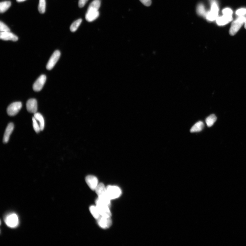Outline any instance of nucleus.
<instances>
[{
    "label": "nucleus",
    "instance_id": "31",
    "mask_svg": "<svg viewBox=\"0 0 246 246\" xmlns=\"http://www.w3.org/2000/svg\"><path fill=\"white\" fill-rule=\"evenodd\" d=\"M88 1V0H79V7L80 8L83 7Z\"/></svg>",
    "mask_w": 246,
    "mask_h": 246
},
{
    "label": "nucleus",
    "instance_id": "28",
    "mask_svg": "<svg viewBox=\"0 0 246 246\" xmlns=\"http://www.w3.org/2000/svg\"><path fill=\"white\" fill-rule=\"evenodd\" d=\"M237 15L239 17L244 16L246 14V8H241L237 10L236 13Z\"/></svg>",
    "mask_w": 246,
    "mask_h": 246
},
{
    "label": "nucleus",
    "instance_id": "11",
    "mask_svg": "<svg viewBox=\"0 0 246 246\" xmlns=\"http://www.w3.org/2000/svg\"><path fill=\"white\" fill-rule=\"evenodd\" d=\"M86 182L90 188L93 190H95L98 185V180L95 176L88 175L86 178Z\"/></svg>",
    "mask_w": 246,
    "mask_h": 246
},
{
    "label": "nucleus",
    "instance_id": "20",
    "mask_svg": "<svg viewBox=\"0 0 246 246\" xmlns=\"http://www.w3.org/2000/svg\"><path fill=\"white\" fill-rule=\"evenodd\" d=\"M197 14L199 16L206 17L207 13L205 6L202 4L200 3L198 5L197 8Z\"/></svg>",
    "mask_w": 246,
    "mask_h": 246
},
{
    "label": "nucleus",
    "instance_id": "33",
    "mask_svg": "<svg viewBox=\"0 0 246 246\" xmlns=\"http://www.w3.org/2000/svg\"><path fill=\"white\" fill-rule=\"evenodd\" d=\"M244 24V27L245 29H246V17H245V20Z\"/></svg>",
    "mask_w": 246,
    "mask_h": 246
},
{
    "label": "nucleus",
    "instance_id": "30",
    "mask_svg": "<svg viewBox=\"0 0 246 246\" xmlns=\"http://www.w3.org/2000/svg\"><path fill=\"white\" fill-rule=\"evenodd\" d=\"M140 1L146 6H149L152 4L151 0H140Z\"/></svg>",
    "mask_w": 246,
    "mask_h": 246
},
{
    "label": "nucleus",
    "instance_id": "22",
    "mask_svg": "<svg viewBox=\"0 0 246 246\" xmlns=\"http://www.w3.org/2000/svg\"><path fill=\"white\" fill-rule=\"evenodd\" d=\"M89 209L90 212L93 217L96 219L97 220L100 217L101 215L99 212L96 206H92L90 207Z\"/></svg>",
    "mask_w": 246,
    "mask_h": 246
},
{
    "label": "nucleus",
    "instance_id": "25",
    "mask_svg": "<svg viewBox=\"0 0 246 246\" xmlns=\"http://www.w3.org/2000/svg\"><path fill=\"white\" fill-rule=\"evenodd\" d=\"M101 4L100 0H94L90 4L88 8L94 9L98 10L100 7Z\"/></svg>",
    "mask_w": 246,
    "mask_h": 246
},
{
    "label": "nucleus",
    "instance_id": "21",
    "mask_svg": "<svg viewBox=\"0 0 246 246\" xmlns=\"http://www.w3.org/2000/svg\"><path fill=\"white\" fill-rule=\"evenodd\" d=\"M217 117L214 114H212L210 115L206 120V122L207 125L208 127H211L214 125V123L217 121Z\"/></svg>",
    "mask_w": 246,
    "mask_h": 246
},
{
    "label": "nucleus",
    "instance_id": "3",
    "mask_svg": "<svg viewBox=\"0 0 246 246\" xmlns=\"http://www.w3.org/2000/svg\"><path fill=\"white\" fill-rule=\"evenodd\" d=\"M245 20V17L242 16L239 17L233 21L229 30L230 34L232 36L235 35L244 23Z\"/></svg>",
    "mask_w": 246,
    "mask_h": 246
},
{
    "label": "nucleus",
    "instance_id": "14",
    "mask_svg": "<svg viewBox=\"0 0 246 246\" xmlns=\"http://www.w3.org/2000/svg\"><path fill=\"white\" fill-rule=\"evenodd\" d=\"M14 128V125L13 123H10L6 129L3 137V142L6 143L9 141V139L12 132Z\"/></svg>",
    "mask_w": 246,
    "mask_h": 246
},
{
    "label": "nucleus",
    "instance_id": "26",
    "mask_svg": "<svg viewBox=\"0 0 246 246\" xmlns=\"http://www.w3.org/2000/svg\"><path fill=\"white\" fill-rule=\"evenodd\" d=\"M33 122V126L35 131L37 133H38L41 131L40 126L38 124L37 121L34 118V117L32 118Z\"/></svg>",
    "mask_w": 246,
    "mask_h": 246
},
{
    "label": "nucleus",
    "instance_id": "27",
    "mask_svg": "<svg viewBox=\"0 0 246 246\" xmlns=\"http://www.w3.org/2000/svg\"><path fill=\"white\" fill-rule=\"evenodd\" d=\"M0 31L1 32H10V29L5 23L0 22Z\"/></svg>",
    "mask_w": 246,
    "mask_h": 246
},
{
    "label": "nucleus",
    "instance_id": "4",
    "mask_svg": "<svg viewBox=\"0 0 246 246\" xmlns=\"http://www.w3.org/2000/svg\"><path fill=\"white\" fill-rule=\"evenodd\" d=\"M108 196L111 200L118 198L122 193L121 188L115 186H108L106 187Z\"/></svg>",
    "mask_w": 246,
    "mask_h": 246
},
{
    "label": "nucleus",
    "instance_id": "17",
    "mask_svg": "<svg viewBox=\"0 0 246 246\" xmlns=\"http://www.w3.org/2000/svg\"><path fill=\"white\" fill-rule=\"evenodd\" d=\"M34 118L39 122L41 131H43L44 127V121L42 115L40 113H34Z\"/></svg>",
    "mask_w": 246,
    "mask_h": 246
},
{
    "label": "nucleus",
    "instance_id": "19",
    "mask_svg": "<svg viewBox=\"0 0 246 246\" xmlns=\"http://www.w3.org/2000/svg\"><path fill=\"white\" fill-rule=\"evenodd\" d=\"M11 2L10 1L3 2L0 3V12L1 13H5L11 6Z\"/></svg>",
    "mask_w": 246,
    "mask_h": 246
},
{
    "label": "nucleus",
    "instance_id": "29",
    "mask_svg": "<svg viewBox=\"0 0 246 246\" xmlns=\"http://www.w3.org/2000/svg\"><path fill=\"white\" fill-rule=\"evenodd\" d=\"M222 13L224 15L232 16L233 14V11L230 8H226L223 10Z\"/></svg>",
    "mask_w": 246,
    "mask_h": 246
},
{
    "label": "nucleus",
    "instance_id": "8",
    "mask_svg": "<svg viewBox=\"0 0 246 246\" xmlns=\"http://www.w3.org/2000/svg\"><path fill=\"white\" fill-rule=\"evenodd\" d=\"M46 77L42 75L39 77L33 85V89L36 92L40 91L42 89L46 82Z\"/></svg>",
    "mask_w": 246,
    "mask_h": 246
},
{
    "label": "nucleus",
    "instance_id": "10",
    "mask_svg": "<svg viewBox=\"0 0 246 246\" xmlns=\"http://www.w3.org/2000/svg\"><path fill=\"white\" fill-rule=\"evenodd\" d=\"M99 16V13L98 10L94 9L88 8L86 14L85 18L87 21L91 22L96 19Z\"/></svg>",
    "mask_w": 246,
    "mask_h": 246
},
{
    "label": "nucleus",
    "instance_id": "2",
    "mask_svg": "<svg viewBox=\"0 0 246 246\" xmlns=\"http://www.w3.org/2000/svg\"><path fill=\"white\" fill-rule=\"evenodd\" d=\"M95 203L96 205V206L101 216L106 217H111L112 214L110 210V206L102 202L98 199L96 201Z\"/></svg>",
    "mask_w": 246,
    "mask_h": 246
},
{
    "label": "nucleus",
    "instance_id": "15",
    "mask_svg": "<svg viewBox=\"0 0 246 246\" xmlns=\"http://www.w3.org/2000/svg\"><path fill=\"white\" fill-rule=\"evenodd\" d=\"M233 20L232 16L224 15L218 17L216 22L218 25L222 26L229 23Z\"/></svg>",
    "mask_w": 246,
    "mask_h": 246
},
{
    "label": "nucleus",
    "instance_id": "5",
    "mask_svg": "<svg viewBox=\"0 0 246 246\" xmlns=\"http://www.w3.org/2000/svg\"><path fill=\"white\" fill-rule=\"evenodd\" d=\"M22 107V104L20 102H15L11 104L7 109V113L10 116L16 115L19 113Z\"/></svg>",
    "mask_w": 246,
    "mask_h": 246
},
{
    "label": "nucleus",
    "instance_id": "6",
    "mask_svg": "<svg viewBox=\"0 0 246 246\" xmlns=\"http://www.w3.org/2000/svg\"><path fill=\"white\" fill-rule=\"evenodd\" d=\"M60 56L61 53L59 51L56 50L54 52L46 65V68L48 70H50L52 69L58 61Z\"/></svg>",
    "mask_w": 246,
    "mask_h": 246
},
{
    "label": "nucleus",
    "instance_id": "24",
    "mask_svg": "<svg viewBox=\"0 0 246 246\" xmlns=\"http://www.w3.org/2000/svg\"><path fill=\"white\" fill-rule=\"evenodd\" d=\"M46 3L45 0H40L38 10L41 14H43L46 11Z\"/></svg>",
    "mask_w": 246,
    "mask_h": 246
},
{
    "label": "nucleus",
    "instance_id": "12",
    "mask_svg": "<svg viewBox=\"0 0 246 246\" xmlns=\"http://www.w3.org/2000/svg\"><path fill=\"white\" fill-rule=\"evenodd\" d=\"M26 109L28 111L31 113H35L37 111V103L34 98L29 99L26 104Z\"/></svg>",
    "mask_w": 246,
    "mask_h": 246
},
{
    "label": "nucleus",
    "instance_id": "7",
    "mask_svg": "<svg viewBox=\"0 0 246 246\" xmlns=\"http://www.w3.org/2000/svg\"><path fill=\"white\" fill-rule=\"evenodd\" d=\"M5 221L7 225L11 228L16 227L19 224V219L16 214L13 213L8 215L6 218Z\"/></svg>",
    "mask_w": 246,
    "mask_h": 246
},
{
    "label": "nucleus",
    "instance_id": "18",
    "mask_svg": "<svg viewBox=\"0 0 246 246\" xmlns=\"http://www.w3.org/2000/svg\"><path fill=\"white\" fill-rule=\"evenodd\" d=\"M218 13L217 12L210 10L207 13L206 19L209 21H213L217 20L218 17Z\"/></svg>",
    "mask_w": 246,
    "mask_h": 246
},
{
    "label": "nucleus",
    "instance_id": "13",
    "mask_svg": "<svg viewBox=\"0 0 246 246\" xmlns=\"http://www.w3.org/2000/svg\"><path fill=\"white\" fill-rule=\"evenodd\" d=\"M0 38L2 40H12L14 41H17L18 39L16 35L10 32H1Z\"/></svg>",
    "mask_w": 246,
    "mask_h": 246
},
{
    "label": "nucleus",
    "instance_id": "16",
    "mask_svg": "<svg viewBox=\"0 0 246 246\" xmlns=\"http://www.w3.org/2000/svg\"><path fill=\"white\" fill-rule=\"evenodd\" d=\"M204 127V124L203 122L199 121L195 124L191 128L190 131L191 133H197L202 131Z\"/></svg>",
    "mask_w": 246,
    "mask_h": 246
},
{
    "label": "nucleus",
    "instance_id": "32",
    "mask_svg": "<svg viewBox=\"0 0 246 246\" xmlns=\"http://www.w3.org/2000/svg\"><path fill=\"white\" fill-rule=\"evenodd\" d=\"M18 2H23L26 1V0H16Z\"/></svg>",
    "mask_w": 246,
    "mask_h": 246
},
{
    "label": "nucleus",
    "instance_id": "1",
    "mask_svg": "<svg viewBox=\"0 0 246 246\" xmlns=\"http://www.w3.org/2000/svg\"><path fill=\"white\" fill-rule=\"evenodd\" d=\"M95 191L98 197V199L110 206L111 200L108 195L106 188L104 184L102 183L98 184Z\"/></svg>",
    "mask_w": 246,
    "mask_h": 246
},
{
    "label": "nucleus",
    "instance_id": "9",
    "mask_svg": "<svg viewBox=\"0 0 246 246\" xmlns=\"http://www.w3.org/2000/svg\"><path fill=\"white\" fill-rule=\"evenodd\" d=\"M99 226L104 229L109 228L112 225V221L110 217H106L101 216L97 220Z\"/></svg>",
    "mask_w": 246,
    "mask_h": 246
},
{
    "label": "nucleus",
    "instance_id": "23",
    "mask_svg": "<svg viewBox=\"0 0 246 246\" xmlns=\"http://www.w3.org/2000/svg\"><path fill=\"white\" fill-rule=\"evenodd\" d=\"M82 21V19H80L75 21L71 24L70 27V31L72 32H75L80 25Z\"/></svg>",
    "mask_w": 246,
    "mask_h": 246
}]
</instances>
